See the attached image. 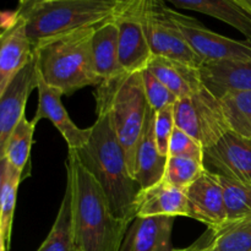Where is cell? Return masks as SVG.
Here are the masks:
<instances>
[{
    "instance_id": "obj_7",
    "label": "cell",
    "mask_w": 251,
    "mask_h": 251,
    "mask_svg": "<svg viewBox=\"0 0 251 251\" xmlns=\"http://www.w3.org/2000/svg\"><path fill=\"white\" fill-rule=\"evenodd\" d=\"M144 26L152 55L201 68L202 61L185 41L166 1L145 0Z\"/></svg>"
},
{
    "instance_id": "obj_18",
    "label": "cell",
    "mask_w": 251,
    "mask_h": 251,
    "mask_svg": "<svg viewBox=\"0 0 251 251\" xmlns=\"http://www.w3.org/2000/svg\"><path fill=\"white\" fill-rule=\"evenodd\" d=\"M167 159L159 153L154 137V110L150 108L146 125L140 140L135 159L134 176L141 190L151 188L163 179Z\"/></svg>"
},
{
    "instance_id": "obj_19",
    "label": "cell",
    "mask_w": 251,
    "mask_h": 251,
    "mask_svg": "<svg viewBox=\"0 0 251 251\" xmlns=\"http://www.w3.org/2000/svg\"><path fill=\"white\" fill-rule=\"evenodd\" d=\"M146 70L156 76L176 98H184L203 87L200 69L180 61L153 56Z\"/></svg>"
},
{
    "instance_id": "obj_11",
    "label": "cell",
    "mask_w": 251,
    "mask_h": 251,
    "mask_svg": "<svg viewBox=\"0 0 251 251\" xmlns=\"http://www.w3.org/2000/svg\"><path fill=\"white\" fill-rule=\"evenodd\" d=\"M189 218L202 222L210 230H217L227 223L223 191L217 173L205 169L185 190Z\"/></svg>"
},
{
    "instance_id": "obj_10",
    "label": "cell",
    "mask_w": 251,
    "mask_h": 251,
    "mask_svg": "<svg viewBox=\"0 0 251 251\" xmlns=\"http://www.w3.org/2000/svg\"><path fill=\"white\" fill-rule=\"evenodd\" d=\"M205 168L251 185V139L233 131L203 152Z\"/></svg>"
},
{
    "instance_id": "obj_17",
    "label": "cell",
    "mask_w": 251,
    "mask_h": 251,
    "mask_svg": "<svg viewBox=\"0 0 251 251\" xmlns=\"http://www.w3.org/2000/svg\"><path fill=\"white\" fill-rule=\"evenodd\" d=\"M136 217H189L185 191L164 180L141 190L136 202Z\"/></svg>"
},
{
    "instance_id": "obj_30",
    "label": "cell",
    "mask_w": 251,
    "mask_h": 251,
    "mask_svg": "<svg viewBox=\"0 0 251 251\" xmlns=\"http://www.w3.org/2000/svg\"><path fill=\"white\" fill-rule=\"evenodd\" d=\"M174 129H176L174 105H168L163 109L154 112V137L162 156L168 157L169 141Z\"/></svg>"
},
{
    "instance_id": "obj_24",
    "label": "cell",
    "mask_w": 251,
    "mask_h": 251,
    "mask_svg": "<svg viewBox=\"0 0 251 251\" xmlns=\"http://www.w3.org/2000/svg\"><path fill=\"white\" fill-rule=\"evenodd\" d=\"M220 100L230 131L251 139V92H228Z\"/></svg>"
},
{
    "instance_id": "obj_16",
    "label": "cell",
    "mask_w": 251,
    "mask_h": 251,
    "mask_svg": "<svg viewBox=\"0 0 251 251\" xmlns=\"http://www.w3.org/2000/svg\"><path fill=\"white\" fill-rule=\"evenodd\" d=\"M200 75L203 86L218 100L228 92H251V59L205 63Z\"/></svg>"
},
{
    "instance_id": "obj_21",
    "label": "cell",
    "mask_w": 251,
    "mask_h": 251,
    "mask_svg": "<svg viewBox=\"0 0 251 251\" xmlns=\"http://www.w3.org/2000/svg\"><path fill=\"white\" fill-rule=\"evenodd\" d=\"M92 58L96 74L102 82L124 74L119 64L118 28L112 19L95 27L92 36Z\"/></svg>"
},
{
    "instance_id": "obj_20",
    "label": "cell",
    "mask_w": 251,
    "mask_h": 251,
    "mask_svg": "<svg viewBox=\"0 0 251 251\" xmlns=\"http://www.w3.org/2000/svg\"><path fill=\"white\" fill-rule=\"evenodd\" d=\"M166 4L178 10L201 12L226 22L244 34L251 43V15L237 0H169Z\"/></svg>"
},
{
    "instance_id": "obj_31",
    "label": "cell",
    "mask_w": 251,
    "mask_h": 251,
    "mask_svg": "<svg viewBox=\"0 0 251 251\" xmlns=\"http://www.w3.org/2000/svg\"><path fill=\"white\" fill-rule=\"evenodd\" d=\"M168 157H190L203 162V149L190 135L176 127L169 141Z\"/></svg>"
},
{
    "instance_id": "obj_12",
    "label": "cell",
    "mask_w": 251,
    "mask_h": 251,
    "mask_svg": "<svg viewBox=\"0 0 251 251\" xmlns=\"http://www.w3.org/2000/svg\"><path fill=\"white\" fill-rule=\"evenodd\" d=\"M34 88H37V70L32 56L0 98V158L5 157L7 141L25 117L27 100Z\"/></svg>"
},
{
    "instance_id": "obj_6",
    "label": "cell",
    "mask_w": 251,
    "mask_h": 251,
    "mask_svg": "<svg viewBox=\"0 0 251 251\" xmlns=\"http://www.w3.org/2000/svg\"><path fill=\"white\" fill-rule=\"evenodd\" d=\"M174 119L176 127L195 139L203 152L230 131L221 100L205 86L191 96L176 100Z\"/></svg>"
},
{
    "instance_id": "obj_2",
    "label": "cell",
    "mask_w": 251,
    "mask_h": 251,
    "mask_svg": "<svg viewBox=\"0 0 251 251\" xmlns=\"http://www.w3.org/2000/svg\"><path fill=\"white\" fill-rule=\"evenodd\" d=\"M66 176L73 188L76 251H119L130 225L114 217L100 184L73 150L68 151Z\"/></svg>"
},
{
    "instance_id": "obj_27",
    "label": "cell",
    "mask_w": 251,
    "mask_h": 251,
    "mask_svg": "<svg viewBox=\"0 0 251 251\" xmlns=\"http://www.w3.org/2000/svg\"><path fill=\"white\" fill-rule=\"evenodd\" d=\"M202 161L190 157H168L162 180L185 191L205 171Z\"/></svg>"
},
{
    "instance_id": "obj_22",
    "label": "cell",
    "mask_w": 251,
    "mask_h": 251,
    "mask_svg": "<svg viewBox=\"0 0 251 251\" xmlns=\"http://www.w3.org/2000/svg\"><path fill=\"white\" fill-rule=\"evenodd\" d=\"M37 251H76L73 221V188L66 178V188L50 232Z\"/></svg>"
},
{
    "instance_id": "obj_15",
    "label": "cell",
    "mask_w": 251,
    "mask_h": 251,
    "mask_svg": "<svg viewBox=\"0 0 251 251\" xmlns=\"http://www.w3.org/2000/svg\"><path fill=\"white\" fill-rule=\"evenodd\" d=\"M174 220L136 217L130 223L119 251H171Z\"/></svg>"
},
{
    "instance_id": "obj_32",
    "label": "cell",
    "mask_w": 251,
    "mask_h": 251,
    "mask_svg": "<svg viewBox=\"0 0 251 251\" xmlns=\"http://www.w3.org/2000/svg\"><path fill=\"white\" fill-rule=\"evenodd\" d=\"M7 166H9V162H7L6 157H1L0 158V201H1L2 188H4L5 179H6Z\"/></svg>"
},
{
    "instance_id": "obj_28",
    "label": "cell",
    "mask_w": 251,
    "mask_h": 251,
    "mask_svg": "<svg viewBox=\"0 0 251 251\" xmlns=\"http://www.w3.org/2000/svg\"><path fill=\"white\" fill-rule=\"evenodd\" d=\"M24 174L15 169L12 166H7L6 179L2 188L1 201H0V230L4 234L7 248H10L11 242L12 221H14L15 206H16L17 190L21 183Z\"/></svg>"
},
{
    "instance_id": "obj_29",
    "label": "cell",
    "mask_w": 251,
    "mask_h": 251,
    "mask_svg": "<svg viewBox=\"0 0 251 251\" xmlns=\"http://www.w3.org/2000/svg\"><path fill=\"white\" fill-rule=\"evenodd\" d=\"M141 76L147 104L152 110L157 112L168 105L176 104L178 98L156 76L152 75L149 70L141 71Z\"/></svg>"
},
{
    "instance_id": "obj_23",
    "label": "cell",
    "mask_w": 251,
    "mask_h": 251,
    "mask_svg": "<svg viewBox=\"0 0 251 251\" xmlns=\"http://www.w3.org/2000/svg\"><path fill=\"white\" fill-rule=\"evenodd\" d=\"M210 232L205 244H195L198 251H251V216Z\"/></svg>"
},
{
    "instance_id": "obj_34",
    "label": "cell",
    "mask_w": 251,
    "mask_h": 251,
    "mask_svg": "<svg viewBox=\"0 0 251 251\" xmlns=\"http://www.w3.org/2000/svg\"><path fill=\"white\" fill-rule=\"evenodd\" d=\"M9 248H7V244H6V240H5V237L4 234H2V232L0 230V251H6Z\"/></svg>"
},
{
    "instance_id": "obj_25",
    "label": "cell",
    "mask_w": 251,
    "mask_h": 251,
    "mask_svg": "<svg viewBox=\"0 0 251 251\" xmlns=\"http://www.w3.org/2000/svg\"><path fill=\"white\" fill-rule=\"evenodd\" d=\"M36 125L33 120H28L26 117H24L12 131L6 145L5 157L7 162L10 166L21 172L22 174L29 161Z\"/></svg>"
},
{
    "instance_id": "obj_8",
    "label": "cell",
    "mask_w": 251,
    "mask_h": 251,
    "mask_svg": "<svg viewBox=\"0 0 251 251\" xmlns=\"http://www.w3.org/2000/svg\"><path fill=\"white\" fill-rule=\"evenodd\" d=\"M145 0H119L112 20L118 28L120 69L124 74L146 70L153 58L144 26Z\"/></svg>"
},
{
    "instance_id": "obj_4",
    "label": "cell",
    "mask_w": 251,
    "mask_h": 251,
    "mask_svg": "<svg viewBox=\"0 0 251 251\" xmlns=\"http://www.w3.org/2000/svg\"><path fill=\"white\" fill-rule=\"evenodd\" d=\"M119 0H26L16 12L32 47L112 19Z\"/></svg>"
},
{
    "instance_id": "obj_3",
    "label": "cell",
    "mask_w": 251,
    "mask_h": 251,
    "mask_svg": "<svg viewBox=\"0 0 251 251\" xmlns=\"http://www.w3.org/2000/svg\"><path fill=\"white\" fill-rule=\"evenodd\" d=\"M93 31L95 27L77 29L32 47L39 77L63 96L102 83L93 65Z\"/></svg>"
},
{
    "instance_id": "obj_13",
    "label": "cell",
    "mask_w": 251,
    "mask_h": 251,
    "mask_svg": "<svg viewBox=\"0 0 251 251\" xmlns=\"http://www.w3.org/2000/svg\"><path fill=\"white\" fill-rule=\"evenodd\" d=\"M37 90H38V105L33 117V122L47 119L56 127L65 140L69 150L77 151L86 146L91 136V127L82 129L78 127L71 120L68 110L61 102V95L55 88L47 85L37 74Z\"/></svg>"
},
{
    "instance_id": "obj_1",
    "label": "cell",
    "mask_w": 251,
    "mask_h": 251,
    "mask_svg": "<svg viewBox=\"0 0 251 251\" xmlns=\"http://www.w3.org/2000/svg\"><path fill=\"white\" fill-rule=\"evenodd\" d=\"M96 112L97 119L91 126L90 140L75 153L100 184L114 217L130 225L136 218V202L141 188L130 173L109 112L102 104H96Z\"/></svg>"
},
{
    "instance_id": "obj_26",
    "label": "cell",
    "mask_w": 251,
    "mask_h": 251,
    "mask_svg": "<svg viewBox=\"0 0 251 251\" xmlns=\"http://www.w3.org/2000/svg\"><path fill=\"white\" fill-rule=\"evenodd\" d=\"M223 191L227 222L243 220L251 216V185L218 174Z\"/></svg>"
},
{
    "instance_id": "obj_33",
    "label": "cell",
    "mask_w": 251,
    "mask_h": 251,
    "mask_svg": "<svg viewBox=\"0 0 251 251\" xmlns=\"http://www.w3.org/2000/svg\"><path fill=\"white\" fill-rule=\"evenodd\" d=\"M237 2L251 15V0H237Z\"/></svg>"
},
{
    "instance_id": "obj_35",
    "label": "cell",
    "mask_w": 251,
    "mask_h": 251,
    "mask_svg": "<svg viewBox=\"0 0 251 251\" xmlns=\"http://www.w3.org/2000/svg\"><path fill=\"white\" fill-rule=\"evenodd\" d=\"M171 251H198V248H196V245H191V247L189 248H185V249H172Z\"/></svg>"
},
{
    "instance_id": "obj_14",
    "label": "cell",
    "mask_w": 251,
    "mask_h": 251,
    "mask_svg": "<svg viewBox=\"0 0 251 251\" xmlns=\"http://www.w3.org/2000/svg\"><path fill=\"white\" fill-rule=\"evenodd\" d=\"M32 56V44L20 16L11 26L0 27V98Z\"/></svg>"
},
{
    "instance_id": "obj_5",
    "label": "cell",
    "mask_w": 251,
    "mask_h": 251,
    "mask_svg": "<svg viewBox=\"0 0 251 251\" xmlns=\"http://www.w3.org/2000/svg\"><path fill=\"white\" fill-rule=\"evenodd\" d=\"M95 96L96 104L104 105L109 112L113 129L132 176L137 147L150 112L141 73L122 74L103 81L97 86Z\"/></svg>"
},
{
    "instance_id": "obj_9",
    "label": "cell",
    "mask_w": 251,
    "mask_h": 251,
    "mask_svg": "<svg viewBox=\"0 0 251 251\" xmlns=\"http://www.w3.org/2000/svg\"><path fill=\"white\" fill-rule=\"evenodd\" d=\"M172 15L185 41L202 64L251 59L250 42L237 41L216 33L193 17L185 16L174 9H172Z\"/></svg>"
}]
</instances>
